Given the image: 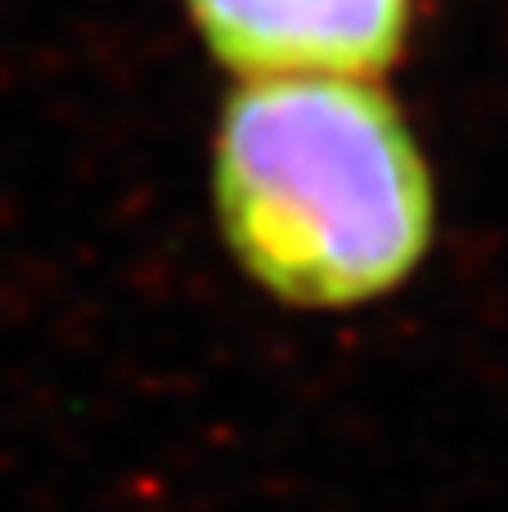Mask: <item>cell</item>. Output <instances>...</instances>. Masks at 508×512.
I'll use <instances>...</instances> for the list:
<instances>
[{
	"label": "cell",
	"instance_id": "2",
	"mask_svg": "<svg viewBox=\"0 0 508 512\" xmlns=\"http://www.w3.org/2000/svg\"><path fill=\"white\" fill-rule=\"evenodd\" d=\"M203 45L239 77H378L405 54L414 0H185Z\"/></svg>",
	"mask_w": 508,
	"mask_h": 512
},
{
	"label": "cell",
	"instance_id": "1",
	"mask_svg": "<svg viewBox=\"0 0 508 512\" xmlns=\"http://www.w3.org/2000/svg\"><path fill=\"white\" fill-rule=\"evenodd\" d=\"M225 252L288 310H360L423 270L437 180L374 77H243L212 140Z\"/></svg>",
	"mask_w": 508,
	"mask_h": 512
}]
</instances>
